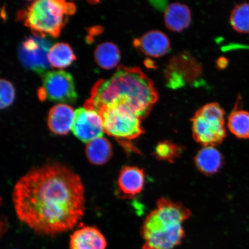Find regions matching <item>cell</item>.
Segmentation results:
<instances>
[{"label":"cell","mask_w":249,"mask_h":249,"mask_svg":"<svg viewBox=\"0 0 249 249\" xmlns=\"http://www.w3.org/2000/svg\"><path fill=\"white\" fill-rule=\"evenodd\" d=\"M195 162L202 173L212 176L222 168L223 157L219 151L213 146H204L195 156Z\"/></svg>","instance_id":"2e32d148"},{"label":"cell","mask_w":249,"mask_h":249,"mask_svg":"<svg viewBox=\"0 0 249 249\" xmlns=\"http://www.w3.org/2000/svg\"><path fill=\"white\" fill-rule=\"evenodd\" d=\"M76 6L63 0H38L33 1L18 15L25 26L34 34L58 37Z\"/></svg>","instance_id":"277c9868"},{"label":"cell","mask_w":249,"mask_h":249,"mask_svg":"<svg viewBox=\"0 0 249 249\" xmlns=\"http://www.w3.org/2000/svg\"><path fill=\"white\" fill-rule=\"evenodd\" d=\"M38 96L42 102L48 100L63 104H73L77 95L72 76L64 71H48L43 75Z\"/></svg>","instance_id":"ba28073f"},{"label":"cell","mask_w":249,"mask_h":249,"mask_svg":"<svg viewBox=\"0 0 249 249\" xmlns=\"http://www.w3.org/2000/svg\"><path fill=\"white\" fill-rule=\"evenodd\" d=\"M12 200L21 222L49 236L73 229L86 209L82 179L59 163L43 165L25 174L14 186Z\"/></svg>","instance_id":"6da1fadb"},{"label":"cell","mask_w":249,"mask_h":249,"mask_svg":"<svg viewBox=\"0 0 249 249\" xmlns=\"http://www.w3.org/2000/svg\"><path fill=\"white\" fill-rule=\"evenodd\" d=\"M191 20V9L185 4L173 2L164 9L165 25L174 32L180 33L188 28Z\"/></svg>","instance_id":"9a60e30c"},{"label":"cell","mask_w":249,"mask_h":249,"mask_svg":"<svg viewBox=\"0 0 249 249\" xmlns=\"http://www.w3.org/2000/svg\"><path fill=\"white\" fill-rule=\"evenodd\" d=\"M86 155L90 163L100 166L110 160L113 147L107 139L101 137L87 143Z\"/></svg>","instance_id":"e0dca14e"},{"label":"cell","mask_w":249,"mask_h":249,"mask_svg":"<svg viewBox=\"0 0 249 249\" xmlns=\"http://www.w3.org/2000/svg\"><path fill=\"white\" fill-rule=\"evenodd\" d=\"M1 95H0V107L5 108L9 107L13 103L15 98L14 87L8 81L1 79Z\"/></svg>","instance_id":"603a6c76"},{"label":"cell","mask_w":249,"mask_h":249,"mask_svg":"<svg viewBox=\"0 0 249 249\" xmlns=\"http://www.w3.org/2000/svg\"><path fill=\"white\" fill-rule=\"evenodd\" d=\"M191 211L180 202L166 198L157 201V207L143 222L142 249H174L185 237L183 223Z\"/></svg>","instance_id":"3957f363"},{"label":"cell","mask_w":249,"mask_h":249,"mask_svg":"<svg viewBox=\"0 0 249 249\" xmlns=\"http://www.w3.org/2000/svg\"><path fill=\"white\" fill-rule=\"evenodd\" d=\"M99 113L104 122L105 133L116 139L124 147H126L127 145L130 150L136 149L127 143L139 138L144 133L142 120L138 116L124 105L112 106L104 108Z\"/></svg>","instance_id":"5b68a950"},{"label":"cell","mask_w":249,"mask_h":249,"mask_svg":"<svg viewBox=\"0 0 249 249\" xmlns=\"http://www.w3.org/2000/svg\"><path fill=\"white\" fill-rule=\"evenodd\" d=\"M182 152V148L180 146L169 140H165L156 146L154 154L159 160L173 163Z\"/></svg>","instance_id":"7402d4cb"},{"label":"cell","mask_w":249,"mask_h":249,"mask_svg":"<svg viewBox=\"0 0 249 249\" xmlns=\"http://www.w3.org/2000/svg\"><path fill=\"white\" fill-rule=\"evenodd\" d=\"M50 64L53 68H64L76 60L72 49L65 43H57L52 46L48 54Z\"/></svg>","instance_id":"d6986e66"},{"label":"cell","mask_w":249,"mask_h":249,"mask_svg":"<svg viewBox=\"0 0 249 249\" xmlns=\"http://www.w3.org/2000/svg\"><path fill=\"white\" fill-rule=\"evenodd\" d=\"M230 24L239 33H249V3L236 5L230 15Z\"/></svg>","instance_id":"44dd1931"},{"label":"cell","mask_w":249,"mask_h":249,"mask_svg":"<svg viewBox=\"0 0 249 249\" xmlns=\"http://www.w3.org/2000/svg\"><path fill=\"white\" fill-rule=\"evenodd\" d=\"M72 107L67 104H58L49 111L48 124L51 131L57 135H66L72 127L74 119Z\"/></svg>","instance_id":"5bb4252c"},{"label":"cell","mask_w":249,"mask_h":249,"mask_svg":"<svg viewBox=\"0 0 249 249\" xmlns=\"http://www.w3.org/2000/svg\"><path fill=\"white\" fill-rule=\"evenodd\" d=\"M71 130L80 141L88 143L105 133L102 118L97 111L86 107L77 109Z\"/></svg>","instance_id":"30bf717a"},{"label":"cell","mask_w":249,"mask_h":249,"mask_svg":"<svg viewBox=\"0 0 249 249\" xmlns=\"http://www.w3.org/2000/svg\"><path fill=\"white\" fill-rule=\"evenodd\" d=\"M95 58L97 64L103 69L111 70L119 63L120 51L113 43H102L95 49Z\"/></svg>","instance_id":"ac0fdd59"},{"label":"cell","mask_w":249,"mask_h":249,"mask_svg":"<svg viewBox=\"0 0 249 249\" xmlns=\"http://www.w3.org/2000/svg\"><path fill=\"white\" fill-rule=\"evenodd\" d=\"M202 73L201 65L187 52L171 57L164 71L166 85L172 89L183 88L187 85H198Z\"/></svg>","instance_id":"52a82bcc"},{"label":"cell","mask_w":249,"mask_h":249,"mask_svg":"<svg viewBox=\"0 0 249 249\" xmlns=\"http://www.w3.org/2000/svg\"><path fill=\"white\" fill-rule=\"evenodd\" d=\"M225 111L217 103L203 106L192 118L194 138L204 146H216L227 136L225 126Z\"/></svg>","instance_id":"8992f818"},{"label":"cell","mask_w":249,"mask_h":249,"mask_svg":"<svg viewBox=\"0 0 249 249\" xmlns=\"http://www.w3.org/2000/svg\"><path fill=\"white\" fill-rule=\"evenodd\" d=\"M158 99L153 82L140 68L120 66L110 79L95 83L84 107L99 113L112 106L124 105L142 120Z\"/></svg>","instance_id":"7a4b0ae2"},{"label":"cell","mask_w":249,"mask_h":249,"mask_svg":"<svg viewBox=\"0 0 249 249\" xmlns=\"http://www.w3.org/2000/svg\"><path fill=\"white\" fill-rule=\"evenodd\" d=\"M229 129L236 138L249 139V112L243 110H233L229 115Z\"/></svg>","instance_id":"ffe728a7"},{"label":"cell","mask_w":249,"mask_h":249,"mask_svg":"<svg viewBox=\"0 0 249 249\" xmlns=\"http://www.w3.org/2000/svg\"><path fill=\"white\" fill-rule=\"evenodd\" d=\"M144 171L136 166H124L120 171L117 181L118 192L124 198H132L144 188Z\"/></svg>","instance_id":"7c38bea8"},{"label":"cell","mask_w":249,"mask_h":249,"mask_svg":"<svg viewBox=\"0 0 249 249\" xmlns=\"http://www.w3.org/2000/svg\"><path fill=\"white\" fill-rule=\"evenodd\" d=\"M45 37L34 34L25 38L18 48V58L23 66L42 75L51 68L48 54L52 43Z\"/></svg>","instance_id":"9c48e42d"},{"label":"cell","mask_w":249,"mask_h":249,"mask_svg":"<svg viewBox=\"0 0 249 249\" xmlns=\"http://www.w3.org/2000/svg\"><path fill=\"white\" fill-rule=\"evenodd\" d=\"M134 46L143 54L154 58L163 57L169 52L170 41L162 31L151 30L133 41Z\"/></svg>","instance_id":"8fae6325"},{"label":"cell","mask_w":249,"mask_h":249,"mask_svg":"<svg viewBox=\"0 0 249 249\" xmlns=\"http://www.w3.org/2000/svg\"><path fill=\"white\" fill-rule=\"evenodd\" d=\"M107 241L95 227L84 226L71 235L70 249H107Z\"/></svg>","instance_id":"4fadbf2b"}]
</instances>
